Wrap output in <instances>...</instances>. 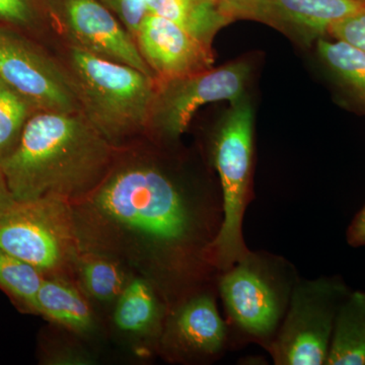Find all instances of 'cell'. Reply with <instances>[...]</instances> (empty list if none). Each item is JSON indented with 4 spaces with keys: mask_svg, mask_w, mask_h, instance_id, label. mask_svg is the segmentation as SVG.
Listing matches in <instances>:
<instances>
[{
    "mask_svg": "<svg viewBox=\"0 0 365 365\" xmlns=\"http://www.w3.org/2000/svg\"><path fill=\"white\" fill-rule=\"evenodd\" d=\"M43 280L37 268L0 249V287L31 309Z\"/></svg>",
    "mask_w": 365,
    "mask_h": 365,
    "instance_id": "44dd1931",
    "label": "cell"
},
{
    "mask_svg": "<svg viewBox=\"0 0 365 365\" xmlns=\"http://www.w3.org/2000/svg\"><path fill=\"white\" fill-rule=\"evenodd\" d=\"M148 14L174 21L209 47L230 23L210 0H148Z\"/></svg>",
    "mask_w": 365,
    "mask_h": 365,
    "instance_id": "e0dca14e",
    "label": "cell"
},
{
    "mask_svg": "<svg viewBox=\"0 0 365 365\" xmlns=\"http://www.w3.org/2000/svg\"><path fill=\"white\" fill-rule=\"evenodd\" d=\"M79 274L86 292L100 302L117 299L127 284L119 264L97 255L79 261Z\"/></svg>",
    "mask_w": 365,
    "mask_h": 365,
    "instance_id": "d6986e66",
    "label": "cell"
},
{
    "mask_svg": "<svg viewBox=\"0 0 365 365\" xmlns=\"http://www.w3.org/2000/svg\"><path fill=\"white\" fill-rule=\"evenodd\" d=\"M68 64L81 113L109 143L148 128L157 78L74 45Z\"/></svg>",
    "mask_w": 365,
    "mask_h": 365,
    "instance_id": "3957f363",
    "label": "cell"
},
{
    "mask_svg": "<svg viewBox=\"0 0 365 365\" xmlns=\"http://www.w3.org/2000/svg\"><path fill=\"white\" fill-rule=\"evenodd\" d=\"M121 21L135 39L141 21L148 14V0H100Z\"/></svg>",
    "mask_w": 365,
    "mask_h": 365,
    "instance_id": "7402d4cb",
    "label": "cell"
},
{
    "mask_svg": "<svg viewBox=\"0 0 365 365\" xmlns=\"http://www.w3.org/2000/svg\"><path fill=\"white\" fill-rule=\"evenodd\" d=\"M81 245L72 204L61 199L16 203L0 218V249L43 274L63 270Z\"/></svg>",
    "mask_w": 365,
    "mask_h": 365,
    "instance_id": "8992f818",
    "label": "cell"
},
{
    "mask_svg": "<svg viewBox=\"0 0 365 365\" xmlns=\"http://www.w3.org/2000/svg\"><path fill=\"white\" fill-rule=\"evenodd\" d=\"M0 78L36 111L81 112L71 73L29 41L0 26Z\"/></svg>",
    "mask_w": 365,
    "mask_h": 365,
    "instance_id": "9c48e42d",
    "label": "cell"
},
{
    "mask_svg": "<svg viewBox=\"0 0 365 365\" xmlns=\"http://www.w3.org/2000/svg\"><path fill=\"white\" fill-rule=\"evenodd\" d=\"M35 111L23 96L0 78V160L16 148Z\"/></svg>",
    "mask_w": 365,
    "mask_h": 365,
    "instance_id": "ffe728a7",
    "label": "cell"
},
{
    "mask_svg": "<svg viewBox=\"0 0 365 365\" xmlns=\"http://www.w3.org/2000/svg\"><path fill=\"white\" fill-rule=\"evenodd\" d=\"M326 364H365V292L348 294L341 304Z\"/></svg>",
    "mask_w": 365,
    "mask_h": 365,
    "instance_id": "5bb4252c",
    "label": "cell"
},
{
    "mask_svg": "<svg viewBox=\"0 0 365 365\" xmlns=\"http://www.w3.org/2000/svg\"><path fill=\"white\" fill-rule=\"evenodd\" d=\"M297 277L285 259L263 252L250 251L217 278L218 294L227 316L232 335L244 342L267 347L289 304Z\"/></svg>",
    "mask_w": 365,
    "mask_h": 365,
    "instance_id": "277c9868",
    "label": "cell"
},
{
    "mask_svg": "<svg viewBox=\"0 0 365 365\" xmlns=\"http://www.w3.org/2000/svg\"><path fill=\"white\" fill-rule=\"evenodd\" d=\"M346 297L339 281L297 279L279 330L266 347L274 364H326L336 314Z\"/></svg>",
    "mask_w": 365,
    "mask_h": 365,
    "instance_id": "52a82bcc",
    "label": "cell"
},
{
    "mask_svg": "<svg viewBox=\"0 0 365 365\" xmlns=\"http://www.w3.org/2000/svg\"><path fill=\"white\" fill-rule=\"evenodd\" d=\"M33 311L76 332H86L93 324V313L85 297L76 287L58 278H44Z\"/></svg>",
    "mask_w": 365,
    "mask_h": 365,
    "instance_id": "2e32d148",
    "label": "cell"
},
{
    "mask_svg": "<svg viewBox=\"0 0 365 365\" xmlns=\"http://www.w3.org/2000/svg\"><path fill=\"white\" fill-rule=\"evenodd\" d=\"M318 53L348 90L365 105V51L343 41L319 39Z\"/></svg>",
    "mask_w": 365,
    "mask_h": 365,
    "instance_id": "ac0fdd59",
    "label": "cell"
},
{
    "mask_svg": "<svg viewBox=\"0 0 365 365\" xmlns=\"http://www.w3.org/2000/svg\"><path fill=\"white\" fill-rule=\"evenodd\" d=\"M139 51L158 81H167L211 68L212 48L174 21L148 14L136 34Z\"/></svg>",
    "mask_w": 365,
    "mask_h": 365,
    "instance_id": "7c38bea8",
    "label": "cell"
},
{
    "mask_svg": "<svg viewBox=\"0 0 365 365\" xmlns=\"http://www.w3.org/2000/svg\"><path fill=\"white\" fill-rule=\"evenodd\" d=\"M39 9L38 0H0V23L19 26L32 25Z\"/></svg>",
    "mask_w": 365,
    "mask_h": 365,
    "instance_id": "cb8c5ba5",
    "label": "cell"
},
{
    "mask_svg": "<svg viewBox=\"0 0 365 365\" xmlns=\"http://www.w3.org/2000/svg\"><path fill=\"white\" fill-rule=\"evenodd\" d=\"M364 7L365 0H263L262 23L311 42Z\"/></svg>",
    "mask_w": 365,
    "mask_h": 365,
    "instance_id": "4fadbf2b",
    "label": "cell"
},
{
    "mask_svg": "<svg viewBox=\"0 0 365 365\" xmlns=\"http://www.w3.org/2000/svg\"><path fill=\"white\" fill-rule=\"evenodd\" d=\"M336 40L343 41L365 51V7L333 24L328 31Z\"/></svg>",
    "mask_w": 365,
    "mask_h": 365,
    "instance_id": "603a6c76",
    "label": "cell"
},
{
    "mask_svg": "<svg viewBox=\"0 0 365 365\" xmlns=\"http://www.w3.org/2000/svg\"><path fill=\"white\" fill-rule=\"evenodd\" d=\"M210 1L230 23L239 19L262 21L263 0H210Z\"/></svg>",
    "mask_w": 365,
    "mask_h": 365,
    "instance_id": "d4e9b609",
    "label": "cell"
},
{
    "mask_svg": "<svg viewBox=\"0 0 365 365\" xmlns=\"http://www.w3.org/2000/svg\"><path fill=\"white\" fill-rule=\"evenodd\" d=\"M112 163L113 144L83 113L35 111L0 168L16 202L72 204L97 188Z\"/></svg>",
    "mask_w": 365,
    "mask_h": 365,
    "instance_id": "7a4b0ae2",
    "label": "cell"
},
{
    "mask_svg": "<svg viewBox=\"0 0 365 365\" xmlns=\"http://www.w3.org/2000/svg\"><path fill=\"white\" fill-rule=\"evenodd\" d=\"M251 66L235 61L218 68L158 81L148 128L168 139H177L188 129L196 112L209 103L244 98Z\"/></svg>",
    "mask_w": 365,
    "mask_h": 365,
    "instance_id": "ba28073f",
    "label": "cell"
},
{
    "mask_svg": "<svg viewBox=\"0 0 365 365\" xmlns=\"http://www.w3.org/2000/svg\"><path fill=\"white\" fill-rule=\"evenodd\" d=\"M71 38L72 45L155 78L135 39L100 0H38Z\"/></svg>",
    "mask_w": 365,
    "mask_h": 365,
    "instance_id": "30bf717a",
    "label": "cell"
},
{
    "mask_svg": "<svg viewBox=\"0 0 365 365\" xmlns=\"http://www.w3.org/2000/svg\"><path fill=\"white\" fill-rule=\"evenodd\" d=\"M76 203L81 242L136 252L170 299H184L194 294L189 288L220 275L212 246L222 204L200 202L158 165L138 162L111 169Z\"/></svg>",
    "mask_w": 365,
    "mask_h": 365,
    "instance_id": "6da1fadb",
    "label": "cell"
},
{
    "mask_svg": "<svg viewBox=\"0 0 365 365\" xmlns=\"http://www.w3.org/2000/svg\"><path fill=\"white\" fill-rule=\"evenodd\" d=\"M230 342V328L211 292H196L178 302L163 334L165 347L182 359H217Z\"/></svg>",
    "mask_w": 365,
    "mask_h": 365,
    "instance_id": "8fae6325",
    "label": "cell"
},
{
    "mask_svg": "<svg viewBox=\"0 0 365 365\" xmlns=\"http://www.w3.org/2000/svg\"><path fill=\"white\" fill-rule=\"evenodd\" d=\"M213 141V165L220 180L223 217L212 246L213 264L222 273L244 258L250 250L242 223L251 200L254 153L253 109L246 98L232 104Z\"/></svg>",
    "mask_w": 365,
    "mask_h": 365,
    "instance_id": "5b68a950",
    "label": "cell"
},
{
    "mask_svg": "<svg viewBox=\"0 0 365 365\" xmlns=\"http://www.w3.org/2000/svg\"><path fill=\"white\" fill-rule=\"evenodd\" d=\"M163 309L153 285L135 278L125 285L117 299L114 323L122 332L150 335L162 330Z\"/></svg>",
    "mask_w": 365,
    "mask_h": 365,
    "instance_id": "9a60e30c",
    "label": "cell"
},
{
    "mask_svg": "<svg viewBox=\"0 0 365 365\" xmlns=\"http://www.w3.org/2000/svg\"><path fill=\"white\" fill-rule=\"evenodd\" d=\"M9 187H7L6 178L4 176L1 168H0V218L4 217L7 212L16 205Z\"/></svg>",
    "mask_w": 365,
    "mask_h": 365,
    "instance_id": "484cf974",
    "label": "cell"
},
{
    "mask_svg": "<svg viewBox=\"0 0 365 365\" xmlns=\"http://www.w3.org/2000/svg\"><path fill=\"white\" fill-rule=\"evenodd\" d=\"M349 241L355 246L365 245V206L350 228Z\"/></svg>",
    "mask_w": 365,
    "mask_h": 365,
    "instance_id": "4316f807",
    "label": "cell"
}]
</instances>
